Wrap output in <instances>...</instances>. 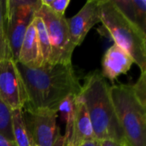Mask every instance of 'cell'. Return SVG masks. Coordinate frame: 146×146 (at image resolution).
I'll return each instance as SVG.
<instances>
[{
    "label": "cell",
    "instance_id": "1",
    "mask_svg": "<svg viewBox=\"0 0 146 146\" xmlns=\"http://www.w3.org/2000/svg\"><path fill=\"white\" fill-rule=\"evenodd\" d=\"M16 66L27 95L23 109L58 112L60 103L67 96L79 95L80 92L81 86L72 63H44L32 68L16 62Z\"/></svg>",
    "mask_w": 146,
    "mask_h": 146
},
{
    "label": "cell",
    "instance_id": "2",
    "mask_svg": "<svg viewBox=\"0 0 146 146\" xmlns=\"http://www.w3.org/2000/svg\"><path fill=\"white\" fill-rule=\"evenodd\" d=\"M98 141L112 140L126 145L110 94V86L101 71L95 70L85 79L80 92Z\"/></svg>",
    "mask_w": 146,
    "mask_h": 146
},
{
    "label": "cell",
    "instance_id": "3",
    "mask_svg": "<svg viewBox=\"0 0 146 146\" xmlns=\"http://www.w3.org/2000/svg\"><path fill=\"white\" fill-rule=\"evenodd\" d=\"M100 19L115 44L124 50L141 73H146V33L129 21L112 0H99Z\"/></svg>",
    "mask_w": 146,
    "mask_h": 146
},
{
    "label": "cell",
    "instance_id": "4",
    "mask_svg": "<svg viewBox=\"0 0 146 146\" xmlns=\"http://www.w3.org/2000/svg\"><path fill=\"white\" fill-rule=\"evenodd\" d=\"M110 94L126 145L146 146V108L136 98L132 85H114Z\"/></svg>",
    "mask_w": 146,
    "mask_h": 146
},
{
    "label": "cell",
    "instance_id": "5",
    "mask_svg": "<svg viewBox=\"0 0 146 146\" xmlns=\"http://www.w3.org/2000/svg\"><path fill=\"white\" fill-rule=\"evenodd\" d=\"M35 16L43 21L47 31L51 50L49 63H72V55L76 46L70 38L67 18L57 15L43 3Z\"/></svg>",
    "mask_w": 146,
    "mask_h": 146
},
{
    "label": "cell",
    "instance_id": "6",
    "mask_svg": "<svg viewBox=\"0 0 146 146\" xmlns=\"http://www.w3.org/2000/svg\"><path fill=\"white\" fill-rule=\"evenodd\" d=\"M41 5V0H7L8 38L12 58L15 62L26 31Z\"/></svg>",
    "mask_w": 146,
    "mask_h": 146
},
{
    "label": "cell",
    "instance_id": "7",
    "mask_svg": "<svg viewBox=\"0 0 146 146\" xmlns=\"http://www.w3.org/2000/svg\"><path fill=\"white\" fill-rule=\"evenodd\" d=\"M23 110L24 118L34 146H67L56 123L57 112L50 110Z\"/></svg>",
    "mask_w": 146,
    "mask_h": 146
},
{
    "label": "cell",
    "instance_id": "8",
    "mask_svg": "<svg viewBox=\"0 0 146 146\" xmlns=\"http://www.w3.org/2000/svg\"><path fill=\"white\" fill-rule=\"evenodd\" d=\"M0 99L11 110L23 109L27 95L14 60L0 62Z\"/></svg>",
    "mask_w": 146,
    "mask_h": 146
},
{
    "label": "cell",
    "instance_id": "9",
    "mask_svg": "<svg viewBox=\"0 0 146 146\" xmlns=\"http://www.w3.org/2000/svg\"><path fill=\"white\" fill-rule=\"evenodd\" d=\"M98 22H101L99 0H89L74 16L67 19L73 44H81L88 32Z\"/></svg>",
    "mask_w": 146,
    "mask_h": 146
},
{
    "label": "cell",
    "instance_id": "10",
    "mask_svg": "<svg viewBox=\"0 0 146 146\" xmlns=\"http://www.w3.org/2000/svg\"><path fill=\"white\" fill-rule=\"evenodd\" d=\"M133 63L132 57L121 47L114 44L104 53L102 60V75L114 81L121 74H127Z\"/></svg>",
    "mask_w": 146,
    "mask_h": 146
},
{
    "label": "cell",
    "instance_id": "11",
    "mask_svg": "<svg viewBox=\"0 0 146 146\" xmlns=\"http://www.w3.org/2000/svg\"><path fill=\"white\" fill-rule=\"evenodd\" d=\"M97 140L89 115L81 96L75 99V114L72 136L67 146H80L84 143Z\"/></svg>",
    "mask_w": 146,
    "mask_h": 146
},
{
    "label": "cell",
    "instance_id": "12",
    "mask_svg": "<svg viewBox=\"0 0 146 146\" xmlns=\"http://www.w3.org/2000/svg\"><path fill=\"white\" fill-rule=\"evenodd\" d=\"M27 68H39L43 65V58L33 22L28 26L19 53L18 61Z\"/></svg>",
    "mask_w": 146,
    "mask_h": 146
},
{
    "label": "cell",
    "instance_id": "13",
    "mask_svg": "<svg viewBox=\"0 0 146 146\" xmlns=\"http://www.w3.org/2000/svg\"><path fill=\"white\" fill-rule=\"evenodd\" d=\"M12 133L14 141L17 146H34L24 118L23 110H11Z\"/></svg>",
    "mask_w": 146,
    "mask_h": 146
},
{
    "label": "cell",
    "instance_id": "14",
    "mask_svg": "<svg viewBox=\"0 0 146 146\" xmlns=\"http://www.w3.org/2000/svg\"><path fill=\"white\" fill-rule=\"evenodd\" d=\"M13 60L7 31V0H0V62Z\"/></svg>",
    "mask_w": 146,
    "mask_h": 146
},
{
    "label": "cell",
    "instance_id": "15",
    "mask_svg": "<svg viewBox=\"0 0 146 146\" xmlns=\"http://www.w3.org/2000/svg\"><path fill=\"white\" fill-rule=\"evenodd\" d=\"M77 96L78 95L69 94L60 103L58 106V111L61 112L66 121V132L64 138L67 141V145L72 136L75 114V99Z\"/></svg>",
    "mask_w": 146,
    "mask_h": 146
},
{
    "label": "cell",
    "instance_id": "16",
    "mask_svg": "<svg viewBox=\"0 0 146 146\" xmlns=\"http://www.w3.org/2000/svg\"><path fill=\"white\" fill-rule=\"evenodd\" d=\"M33 22L34 24V27L37 32L38 40V44H39L41 54H42V58H43V64L49 63L51 50H50V44L45 26L43 21L38 16H34Z\"/></svg>",
    "mask_w": 146,
    "mask_h": 146
},
{
    "label": "cell",
    "instance_id": "17",
    "mask_svg": "<svg viewBox=\"0 0 146 146\" xmlns=\"http://www.w3.org/2000/svg\"><path fill=\"white\" fill-rule=\"evenodd\" d=\"M0 133L8 139L14 141L12 133L11 110L0 99ZM15 142V141H14Z\"/></svg>",
    "mask_w": 146,
    "mask_h": 146
},
{
    "label": "cell",
    "instance_id": "18",
    "mask_svg": "<svg viewBox=\"0 0 146 146\" xmlns=\"http://www.w3.org/2000/svg\"><path fill=\"white\" fill-rule=\"evenodd\" d=\"M133 7V23L146 33V1L132 0Z\"/></svg>",
    "mask_w": 146,
    "mask_h": 146
},
{
    "label": "cell",
    "instance_id": "19",
    "mask_svg": "<svg viewBox=\"0 0 146 146\" xmlns=\"http://www.w3.org/2000/svg\"><path fill=\"white\" fill-rule=\"evenodd\" d=\"M132 87L139 103L146 108V73H141L139 79Z\"/></svg>",
    "mask_w": 146,
    "mask_h": 146
},
{
    "label": "cell",
    "instance_id": "20",
    "mask_svg": "<svg viewBox=\"0 0 146 146\" xmlns=\"http://www.w3.org/2000/svg\"><path fill=\"white\" fill-rule=\"evenodd\" d=\"M42 3L59 16H64L70 0H41Z\"/></svg>",
    "mask_w": 146,
    "mask_h": 146
},
{
    "label": "cell",
    "instance_id": "21",
    "mask_svg": "<svg viewBox=\"0 0 146 146\" xmlns=\"http://www.w3.org/2000/svg\"><path fill=\"white\" fill-rule=\"evenodd\" d=\"M0 146H17L14 141L8 139L3 134L0 133Z\"/></svg>",
    "mask_w": 146,
    "mask_h": 146
},
{
    "label": "cell",
    "instance_id": "22",
    "mask_svg": "<svg viewBox=\"0 0 146 146\" xmlns=\"http://www.w3.org/2000/svg\"><path fill=\"white\" fill-rule=\"evenodd\" d=\"M100 146H125V145L112 141V140H103L100 141Z\"/></svg>",
    "mask_w": 146,
    "mask_h": 146
},
{
    "label": "cell",
    "instance_id": "23",
    "mask_svg": "<svg viewBox=\"0 0 146 146\" xmlns=\"http://www.w3.org/2000/svg\"><path fill=\"white\" fill-rule=\"evenodd\" d=\"M80 146H100V141H98V140L90 141V142L84 143Z\"/></svg>",
    "mask_w": 146,
    "mask_h": 146
}]
</instances>
